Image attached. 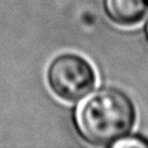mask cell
Here are the masks:
<instances>
[{"label": "cell", "mask_w": 148, "mask_h": 148, "mask_svg": "<svg viewBox=\"0 0 148 148\" xmlns=\"http://www.w3.org/2000/svg\"><path fill=\"white\" fill-rule=\"evenodd\" d=\"M47 82L58 98L66 101H77L92 90L96 74L85 58L74 53H66L51 62Z\"/></svg>", "instance_id": "cell-2"}, {"label": "cell", "mask_w": 148, "mask_h": 148, "mask_svg": "<svg viewBox=\"0 0 148 148\" xmlns=\"http://www.w3.org/2000/svg\"><path fill=\"white\" fill-rule=\"evenodd\" d=\"M108 16L122 26H131L142 20L147 10V0H104Z\"/></svg>", "instance_id": "cell-3"}, {"label": "cell", "mask_w": 148, "mask_h": 148, "mask_svg": "<svg viewBox=\"0 0 148 148\" xmlns=\"http://www.w3.org/2000/svg\"><path fill=\"white\" fill-rule=\"evenodd\" d=\"M136 110L123 91L103 88L84 99L74 111V125L84 141L112 145L132 128Z\"/></svg>", "instance_id": "cell-1"}, {"label": "cell", "mask_w": 148, "mask_h": 148, "mask_svg": "<svg viewBox=\"0 0 148 148\" xmlns=\"http://www.w3.org/2000/svg\"><path fill=\"white\" fill-rule=\"evenodd\" d=\"M111 146H116V147H148V141L143 137L130 136V137H123L121 140L115 141Z\"/></svg>", "instance_id": "cell-4"}, {"label": "cell", "mask_w": 148, "mask_h": 148, "mask_svg": "<svg viewBox=\"0 0 148 148\" xmlns=\"http://www.w3.org/2000/svg\"><path fill=\"white\" fill-rule=\"evenodd\" d=\"M147 1H148V0H147Z\"/></svg>", "instance_id": "cell-6"}, {"label": "cell", "mask_w": 148, "mask_h": 148, "mask_svg": "<svg viewBox=\"0 0 148 148\" xmlns=\"http://www.w3.org/2000/svg\"><path fill=\"white\" fill-rule=\"evenodd\" d=\"M146 36H147V40H148V24H147V27H146Z\"/></svg>", "instance_id": "cell-5"}]
</instances>
